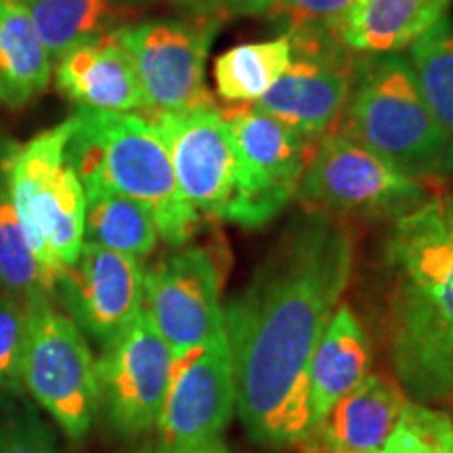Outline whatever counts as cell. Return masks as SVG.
<instances>
[{
  "label": "cell",
  "mask_w": 453,
  "mask_h": 453,
  "mask_svg": "<svg viewBox=\"0 0 453 453\" xmlns=\"http://www.w3.org/2000/svg\"><path fill=\"white\" fill-rule=\"evenodd\" d=\"M286 34L292 42L290 65L257 105L304 137L319 141L340 127L361 64L359 53L326 26L294 27Z\"/></svg>",
  "instance_id": "cell-9"
},
{
  "label": "cell",
  "mask_w": 453,
  "mask_h": 453,
  "mask_svg": "<svg viewBox=\"0 0 453 453\" xmlns=\"http://www.w3.org/2000/svg\"><path fill=\"white\" fill-rule=\"evenodd\" d=\"M173 3L189 9L196 15L220 19L223 15H242L252 0H173Z\"/></svg>",
  "instance_id": "cell-31"
},
{
  "label": "cell",
  "mask_w": 453,
  "mask_h": 453,
  "mask_svg": "<svg viewBox=\"0 0 453 453\" xmlns=\"http://www.w3.org/2000/svg\"><path fill=\"white\" fill-rule=\"evenodd\" d=\"M30 330V298L0 296V390H24V361Z\"/></svg>",
  "instance_id": "cell-27"
},
{
  "label": "cell",
  "mask_w": 453,
  "mask_h": 453,
  "mask_svg": "<svg viewBox=\"0 0 453 453\" xmlns=\"http://www.w3.org/2000/svg\"><path fill=\"white\" fill-rule=\"evenodd\" d=\"M424 180L407 177L376 151L347 134L319 139L304 168L296 200L327 217L399 219L426 200Z\"/></svg>",
  "instance_id": "cell-6"
},
{
  "label": "cell",
  "mask_w": 453,
  "mask_h": 453,
  "mask_svg": "<svg viewBox=\"0 0 453 453\" xmlns=\"http://www.w3.org/2000/svg\"><path fill=\"white\" fill-rule=\"evenodd\" d=\"M235 411V376L225 326L202 344L174 355L157 433L160 445L219 439Z\"/></svg>",
  "instance_id": "cell-11"
},
{
  "label": "cell",
  "mask_w": 453,
  "mask_h": 453,
  "mask_svg": "<svg viewBox=\"0 0 453 453\" xmlns=\"http://www.w3.org/2000/svg\"><path fill=\"white\" fill-rule=\"evenodd\" d=\"M55 84L78 110L147 111L137 70L116 30L84 41L57 57Z\"/></svg>",
  "instance_id": "cell-16"
},
{
  "label": "cell",
  "mask_w": 453,
  "mask_h": 453,
  "mask_svg": "<svg viewBox=\"0 0 453 453\" xmlns=\"http://www.w3.org/2000/svg\"><path fill=\"white\" fill-rule=\"evenodd\" d=\"M453 0H359L336 24L326 26L350 50L399 53L443 19Z\"/></svg>",
  "instance_id": "cell-19"
},
{
  "label": "cell",
  "mask_w": 453,
  "mask_h": 453,
  "mask_svg": "<svg viewBox=\"0 0 453 453\" xmlns=\"http://www.w3.org/2000/svg\"><path fill=\"white\" fill-rule=\"evenodd\" d=\"M384 258L388 359L401 382L453 330V191L430 194L396 219Z\"/></svg>",
  "instance_id": "cell-2"
},
{
  "label": "cell",
  "mask_w": 453,
  "mask_h": 453,
  "mask_svg": "<svg viewBox=\"0 0 453 453\" xmlns=\"http://www.w3.org/2000/svg\"><path fill=\"white\" fill-rule=\"evenodd\" d=\"M292 61L288 34L265 42L229 49L214 61V84L226 104H257Z\"/></svg>",
  "instance_id": "cell-22"
},
{
  "label": "cell",
  "mask_w": 453,
  "mask_h": 453,
  "mask_svg": "<svg viewBox=\"0 0 453 453\" xmlns=\"http://www.w3.org/2000/svg\"><path fill=\"white\" fill-rule=\"evenodd\" d=\"M441 174H443L447 180H451V185H453V141H451L449 147H447V151H445L443 164H441Z\"/></svg>",
  "instance_id": "cell-33"
},
{
  "label": "cell",
  "mask_w": 453,
  "mask_h": 453,
  "mask_svg": "<svg viewBox=\"0 0 453 453\" xmlns=\"http://www.w3.org/2000/svg\"><path fill=\"white\" fill-rule=\"evenodd\" d=\"M143 309L174 355L225 326L220 269L206 248L179 246L145 269Z\"/></svg>",
  "instance_id": "cell-14"
},
{
  "label": "cell",
  "mask_w": 453,
  "mask_h": 453,
  "mask_svg": "<svg viewBox=\"0 0 453 453\" xmlns=\"http://www.w3.org/2000/svg\"><path fill=\"white\" fill-rule=\"evenodd\" d=\"M65 157L82 185L107 189L143 203L168 246H185L200 226L174 174L166 141L156 122L139 113L78 110Z\"/></svg>",
  "instance_id": "cell-3"
},
{
  "label": "cell",
  "mask_w": 453,
  "mask_h": 453,
  "mask_svg": "<svg viewBox=\"0 0 453 453\" xmlns=\"http://www.w3.org/2000/svg\"><path fill=\"white\" fill-rule=\"evenodd\" d=\"M24 390L72 441H82L99 411L97 359L70 315L50 296L30 298Z\"/></svg>",
  "instance_id": "cell-7"
},
{
  "label": "cell",
  "mask_w": 453,
  "mask_h": 453,
  "mask_svg": "<svg viewBox=\"0 0 453 453\" xmlns=\"http://www.w3.org/2000/svg\"><path fill=\"white\" fill-rule=\"evenodd\" d=\"M61 271L38 254L0 173V288L21 298L55 296Z\"/></svg>",
  "instance_id": "cell-24"
},
{
  "label": "cell",
  "mask_w": 453,
  "mask_h": 453,
  "mask_svg": "<svg viewBox=\"0 0 453 453\" xmlns=\"http://www.w3.org/2000/svg\"><path fill=\"white\" fill-rule=\"evenodd\" d=\"M73 116L15 147L0 173L26 234L50 267L64 271L84 246L87 196L65 150L73 133Z\"/></svg>",
  "instance_id": "cell-5"
},
{
  "label": "cell",
  "mask_w": 453,
  "mask_h": 453,
  "mask_svg": "<svg viewBox=\"0 0 453 453\" xmlns=\"http://www.w3.org/2000/svg\"><path fill=\"white\" fill-rule=\"evenodd\" d=\"M399 387L416 403H434L453 396V330L407 373Z\"/></svg>",
  "instance_id": "cell-28"
},
{
  "label": "cell",
  "mask_w": 453,
  "mask_h": 453,
  "mask_svg": "<svg viewBox=\"0 0 453 453\" xmlns=\"http://www.w3.org/2000/svg\"><path fill=\"white\" fill-rule=\"evenodd\" d=\"M382 453H453V418L410 401Z\"/></svg>",
  "instance_id": "cell-26"
},
{
  "label": "cell",
  "mask_w": 453,
  "mask_h": 453,
  "mask_svg": "<svg viewBox=\"0 0 453 453\" xmlns=\"http://www.w3.org/2000/svg\"><path fill=\"white\" fill-rule=\"evenodd\" d=\"M370 365L372 349L364 326L349 304H340L311 359L309 430L370 376Z\"/></svg>",
  "instance_id": "cell-18"
},
{
  "label": "cell",
  "mask_w": 453,
  "mask_h": 453,
  "mask_svg": "<svg viewBox=\"0 0 453 453\" xmlns=\"http://www.w3.org/2000/svg\"><path fill=\"white\" fill-rule=\"evenodd\" d=\"M353 260L347 226L307 211L286 226L246 290L223 311L235 411L254 443L286 449L309 433L311 359L340 307Z\"/></svg>",
  "instance_id": "cell-1"
},
{
  "label": "cell",
  "mask_w": 453,
  "mask_h": 453,
  "mask_svg": "<svg viewBox=\"0 0 453 453\" xmlns=\"http://www.w3.org/2000/svg\"><path fill=\"white\" fill-rule=\"evenodd\" d=\"M55 294L81 332L107 347L143 311L145 265L84 242L78 258L61 271Z\"/></svg>",
  "instance_id": "cell-15"
},
{
  "label": "cell",
  "mask_w": 453,
  "mask_h": 453,
  "mask_svg": "<svg viewBox=\"0 0 453 453\" xmlns=\"http://www.w3.org/2000/svg\"><path fill=\"white\" fill-rule=\"evenodd\" d=\"M38 36L57 59L67 49L113 32L124 9L113 0H21Z\"/></svg>",
  "instance_id": "cell-23"
},
{
  "label": "cell",
  "mask_w": 453,
  "mask_h": 453,
  "mask_svg": "<svg viewBox=\"0 0 453 453\" xmlns=\"http://www.w3.org/2000/svg\"><path fill=\"white\" fill-rule=\"evenodd\" d=\"M338 133L376 151L407 177L441 174L451 139L418 87L407 55H370L357 70Z\"/></svg>",
  "instance_id": "cell-4"
},
{
  "label": "cell",
  "mask_w": 453,
  "mask_h": 453,
  "mask_svg": "<svg viewBox=\"0 0 453 453\" xmlns=\"http://www.w3.org/2000/svg\"><path fill=\"white\" fill-rule=\"evenodd\" d=\"M407 59L430 111L453 141V24L449 17L445 15L413 41Z\"/></svg>",
  "instance_id": "cell-25"
},
{
  "label": "cell",
  "mask_w": 453,
  "mask_h": 453,
  "mask_svg": "<svg viewBox=\"0 0 453 453\" xmlns=\"http://www.w3.org/2000/svg\"><path fill=\"white\" fill-rule=\"evenodd\" d=\"M410 396L399 382L370 373L300 441L303 453H382Z\"/></svg>",
  "instance_id": "cell-17"
},
{
  "label": "cell",
  "mask_w": 453,
  "mask_h": 453,
  "mask_svg": "<svg viewBox=\"0 0 453 453\" xmlns=\"http://www.w3.org/2000/svg\"><path fill=\"white\" fill-rule=\"evenodd\" d=\"M53 57L21 0H0V105L24 110L49 88Z\"/></svg>",
  "instance_id": "cell-20"
},
{
  "label": "cell",
  "mask_w": 453,
  "mask_h": 453,
  "mask_svg": "<svg viewBox=\"0 0 453 453\" xmlns=\"http://www.w3.org/2000/svg\"><path fill=\"white\" fill-rule=\"evenodd\" d=\"M143 453H234V451H231L220 439H212V441H206V443L183 445V447L160 445L156 447V449H147Z\"/></svg>",
  "instance_id": "cell-32"
},
{
  "label": "cell",
  "mask_w": 453,
  "mask_h": 453,
  "mask_svg": "<svg viewBox=\"0 0 453 453\" xmlns=\"http://www.w3.org/2000/svg\"><path fill=\"white\" fill-rule=\"evenodd\" d=\"M220 116L240 164V191L229 223L263 226L296 197L319 141L304 137L257 104H229Z\"/></svg>",
  "instance_id": "cell-8"
},
{
  "label": "cell",
  "mask_w": 453,
  "mask_h": 453,
  "mask_svg": "<svg viewBox=\"0 0 453 453\" xmlns=\"http://www.w3.org/2000/svg\"><path fill=\"white\" fill-rule=\"evenodd\" d=\"M0 453H64L53 430L30 407H9L0 418Z\"/></svg>",
  "instance_id": "cell-30"
},
{
  "label": "cell",
  "mask_w": 453,
  "mask_h": 453,
  "mask_svg": "<svg viewBox=\"0 0 453 453\" xmlns=\"http://www.w3.org/2000/svg\"><path fill=\"white\" fill-rule=\"evenodd\" d=\"M220 19H151L118 27L116 36L137 70L150 116L214 105L206 88V59Z\"/></svg>",
  "instance_id": "cell-10"
},
{
  "label": "cell",
  "mask_w": 453,
  "mask_h": 453,
  "mask_svg": "<svg viewBox=\"0 0 453 453\" xmlns=\"http://www.w3.org/2000/svg\"><path fill=\"white\" fill-rule=\"evenodd\" d=\"M174 353L143 309L97 359L99 407L120 434L156 428Z\"/></svg>",
  "instance_id": "cell-12"
},
{
  "label": "cell",
  "mask_w": 453,
  "mask_h": 453,
  "mask_svg": "<svg viewBox=\"0 0 453 453\" xmlns=\"http://www.w3.org/2000/svg\"><path fill=\"white\" fill-rule=\"evenodd\" d=\"M82 187L87 196L84 242L141 260L156 250L160 234L143 203L104 185Z\"/></svg>",
  "instance_id": "cell-21"
},
{
  "label": "cell",
  "mask_w": 453,
  "mask_h": 453,
  "mask_svg": "<svg viewBox=\"0 0 453 453\" xmlns=\"http://www.w3.org/2000/svg\"><path fill=\"white\" fill-rule=\"evenodd\" d=\"M166 141L180 194L200 217L231 220L240 164L234 141L214 105L151 116Z\"/></svg>",
  "instance_id": "cell-13"
},
{
  "label": "cell",
  "mask_w": 453,
  "mask_h": 453,
  "mask_svg": "<svg viewBox=\"0 0 453 453\" xmlns=\"http://www.w3.org/2000/svg\"><path fill=\"white\" fill-rule=\"evenodd\" d=\"M359 0H252L242 15H258L283 21L288 30L304 26H332L342 19Z\"/></svg>",
  "instance_id": "cell-29"
}]
</instances>
